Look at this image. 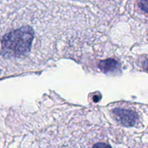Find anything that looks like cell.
<instances>
[{
	"mask_svg": "<svg viewBox=\"0 0 148 148\" xmlns=\"http://www.w3.org/2000/svg\"><path fill=\"white\" fill-rule=\"evenodd\" d=\"M92 148H111V146L108 145L106 144V143H98Z\"/></svg>",
	"mask_w": 148,
	"mask_h": 148,
	"instance_id": "5b68a950",
	"label": "cell"
},
{
	"mask_svg": "<svg viewBox=\"0 0 148 148\" xmlns=\"http://www.w3.org/2000/svg\"><path fill=\"white\" fill-rule=\"evenodd\" d=\"M100 68L103 69L104 72H111L119 69V64L114 59H107L101 62L99 65Z\"/></svg>",
	"mask_w": 148,
	"mask_h": 148,
	"instance_id": "3957f363",
	"label": "cell"
},
{
	"mask_svg": "<svg viewBox=\"0 0 148 148\" xmlns=\"http://www.w3.org/2000/svg\"><path fill=\"white\" fill-rule=\"evenodd\" d=\"M139 7L143 12L148 14V0H139Z\"/></svg>",
	"mask_w": 148,
	"mask_h": 148,
	"instance_id": "277c9868",
	"label": "cell"
},
{
	"mask_svg": "<svg viewBox=\"0 0 148 148\" xmlns=\"http://www.w3.org/2000/svg\"><path fill=\"white\" fill-rule=\"evenodd\" d=\"M33 38V30L28 27H23L11 31L4 36L2 51L4 55L19 56L30 50Z\"/></svg>",
	"mask_w": 148,
	"mask_h": 148,
	"instance_id": "6da1fadb",
	"label": "cell"
},
{
	"mask_svg": "<svg viewBox=\"0 0 148 148\" xmlns=\"http://www.w3.org/2000/svg\"><path fill=\"white\" fill-rule=\"evenodd\" d=\"M143 66H144V68L146 69V70L148 71V59H146V60L144 62Z\"/></svg>",
	"mask_w": 148,
	"mask_h": 148,
	"instance_id": "8992f818",
	"label": "cell"
},
{
	"mask_svg": "<svg viewBox=\"0 0 148 148\" xmlns=\"http://www.w3.org/2000/svg\"><path fill=\"white\" fill-rule=\"evenodd\" d=\"M114 113L118 119L126 126L134 125L138 119L137 114L132 110L116 109L114 110Z\"/></svg>",
	"mask_w": 148,
	"mask_h": 148,
	"instance_id": "7a4b0ae2",
	"label": "cell"
}]
</instances>
